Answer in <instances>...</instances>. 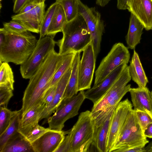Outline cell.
<instances>
[{"label":"cell","instance_id":"obj_1","mask_svg":"<svg viewBox=\"0 0 152 152\" xmlns=\"http://www.w3.org/2000/svg\"><path fill=\"white\" fill-rule=\"evenodd\" d=\"M64 56L60 55L53 49L29 79L22 99V115L34 107L44 103V95L49 88L52 79Z\"/></svg>","mask_w":152,"mask_h":152},{"label":"cell","instance_id":"obj_2","mask_svg":"<svg viewBox=\"0 0 152 152\" xmlns=\"http://www.w3.org/2000/svg\"><path fill=\"white\" fill-rule=\"evenodd\" d=\"M3 29L5 40L0 48V61L20 65L34 51L38 40L28 31L17 33Z\"/></svg>","mask_w":152,"mask_h":152},{"label":"cell","instance_id":"obj_3","mask_svg":"<svg viewBox=\"0 0 152 152\" xmlns=\"http://www.w3.org/2000/svg\"><path fill=\"white\" fill-rule=\"evenodd\" d=\"M62 38L56 42L60 55L83 51L91 42L90 34L83 16L78 13L63 27Z\"/></svg>","mask_w":152,"mask_h":152},{"label":"cell","instance_id":"obj_4","mask_svg":"<svg viewBox=\"0 0 152 152\" xmlns=\"http://www.w3.org/2000/svg\"><path fill=\"white\" fill-rule=\"evenodd\" d=\"M70 132L71 152L88 151L95 136L94 121L91 111L86 110L81 113Z\"/></svg>","mask_w":152,"mask_h":152},{"label":"cell","instance_id":"obj_5","mask_svg":"<svg viewBox=\"0 0 152 152\" xmlns=\"http://www.w3.org/2000/svg\"><path fill=\"white\" fill-rule=\"evenodd\" d=\"M132 79L127 64H125L118 77L106 94L95 104L91 111L92 115L117 106L124 96L129 92Z\"/></svg>","mask_w":152,"mask_h":152},{"label":"cell","instance_id":"obj_6","mask_svg":"<svg viewBox=\"0 0 152 152\" xmlns=\"http://www.w3.org/2000/svg\"><path fill=\"white\" fill-rule=\"evenodd\" d=\"M149 141L145 136L135 113L132 109L128 114L112 152L122 148H144Z\"/></svg>","mask_w":152,"mask_h":152},{"label":"cell","instance_id":"obj_7","mask_svg":"<svg viewBox=\"0 0 152 152\" xmlns=\"http://www.w3.org/2000/svg\"><path fill=\"white\" fill-rule=\"evenodd\" d=\"M130 59L128 48L121 42L114 44L102 60L95 72L94 86L102 81L109 74L121 65L128 64Z\"/></svg>","mask_w":152,"mask_h":152},{"label":"cell","instance_id":"obj_8","mask_svg":"<svg viewBox=\"0 0 152 152\" xmlns=\"http://www.w3.org/2000/svg\"><path fill=\"white\" fill-rule=\"evenodd\" d=\"M85 99L84 91H81L77 94L63 100L54 114L48 118V128L62 131L65 122L78 114Z\"/></svg>","mask_w":152,"mask_h":152},{"label":"cell","instance_id":"obj_9","mask_svg":"<svg viewBox=\"0 0 152 152\" xmlns=\"http://www.w3.org/2000/svg\"><path fill=\"white\" fill-rule=\"evenodd\" d=\"M53 39L46 35L38 40L34 51L26 61L20 65V71L23 78L29 79L38 69L48 55L54 49L56 42Z\"/></svg>","mask_w":152,"mask_h":152},{"label":"cell","instance_id":"obj_10","mask_svg":"<svg viewBox=\"0 0 152 152\" xmlns=\"http://www.w3.org/2000/svg\"><path fill=\"white\" fill-rule=\"evenodd\" d=\"M78 12L83 17L90 32L95 57L100 52L102 36L104 31V21L95 7H89L79 0Z\"/></svg>","mask_w":152,"mask_h":152},{"label":"cell","instance_id":"obj_11","mask_svg":"<svg viewBox=\"0 0 152 152\" xmlns=\"http://www.w3.org/2000/svg\"><path fill=\"white\" fill-rule=\"evenodd\" d=\"M132 107V104L128 98L120 102L116 106L109 129L106 152L112 151L120 132Z\"/></svg>","mask_w":152,"mask_h":152},{"label":"cell","instance_id":"obj_12","mask_svg":"<svg viewBox=\"0 0 152 152\" xmlns=\"http://www.w3.org/2000/svg\"><path fill=\"white\" fill-rule=\"evenodd\" d=\"M119 10L133 14L147 31L152 29V0H117Z\"/></svg>","mask_w":152,"mask_h":152},{"label":"cell","instance_id":"obj_13","mask_svg":"<svg viewBox=\"0 0 152 152\" xmlns=\"http://www.w3.org/2000/svg\"><path fill=\"white\" fill-rule=\"evenodd\" d=\"M116 106L92 116L95 128V138L92 144L98 151L106 152L109 129L113 113Z\"/></svg>","mask_w":152,"mask_h":152},{"label":"cell","instance_id":"obj_14","mask_svg":"<svg viewBox=\"0 0 152 152\" xmlns=\"http://www.w3.org/2000/svg\"><path fill=\"white\" fill-rule=\"evenodd\" d=\"M96 59L91 42L83 51L80 59L79 68L78 91L91 88Z\"/></svg>","mask_w":152,"mask_h":152},{"label":"cell","instance_id":"obj_15","mask_svg":"<svg viewBox=\"0 0 152 152\" xmlns=\"http://www.w3.org/2000/svg\"><path fill=\"white\" fill-rule=\"evenodd\" d=\"M45 2L37 5L31 10L11 17L12 20L18 21L30 32L39 33L45 12Z\"/></svg>","mask_w":152,"mask_h":152},{"label":"cell","instance_id":"obj_16","mask_svg":"<svg viewBox=\"0 0 152 152\" xmlns=\"http://www.w3.org/2000/svg\"><path fill=\"white\" fill-rule=\"evenodd\" d=\"M69 131L51 129L31 143L34 152H55Z\"/></svg>","mask_w":152,"mask_h":152},{"label":"cell","instance_id":"obj_17","mask_svg":"<svg viewBox=\"0 0 152 152\" xmlns=\"http://www.w3.org/2000/svg\"><path fill=\"white\" fill-rule=\"evenodd\" d=\"M125 64H122L109 74L102 81L84 91L85 98L96 104L111 87L119 75Z\"/></svg>","mask_w":152,"mask_h":152},{"label":"cell","instance_id":"obj_18","mask_svg":"<svg viewBox=\"0 0 152 152\" xmlns=\"http://www.w3.org/2000/svg\"><path fill=\"white\" fill-rule=\"evenodd\" d=\"M129 92L134 109L147 111L152 115V93L149 89L131 88Z\"/></svg>","mask_w":152,"mask_h":152},{"label":"cell","instance_id":"obj_19","mask_svg":"<svg viewBox=\"0 0 152 152\" xmlns=\"http://www.w3.org/2000/svg\"><path fill=\"white\" fill-rule=\"evenodd\" d=\"M71 71L72 67L63 75L57 83L53 99L50 104L46 106H45L41 115L40 120L44 118H48L51 116L61 103Z\"/></svg>","mask_w":152,"mask_h":152},{"label":"cell","instance_id":"obj_20","mask_svg":"<svg viewBox=\"0 0 152 152\" xmlns=\"http://www.w3.org/2000/svg\"><path fill=\"white\" fill-rule=\"evenodd\" d=\"M128 68L132 80L137 84L138 87H146L148 81L138 54L134 49Z\"/></svg>","mask_w":152,"mask_h":152},{"label":"cell","instance_id":"obj_21","mask_svg":"<svg viewBox=\"0 0 152 152\" xmlns=\"http://www.w3.org/2000/svg\"><path fill=\"white\" fill-rule=\"evenodd\" d=\"M143 25L133 14L131 13L129 28L126 36V41L128 48L134 49L136 46L140 42Z\"/></svg>","mask_w":152,"mask_h":152},{"label":"cell","instance_id":"obj_22","mask_svg":"<svg viewBox=\"0 0 152 152\" xmlns=\"http://www.w3.org/2000/svg\"><path fill=\"white\" fill-rule=\"evenodd\" d=\"M34 152L31 144L19 132L8 141L1 152Z\"/></svg>","mask_w":152,"mask_h":152},{"label":"cell","instance_id":"obj_23","mask_svg":"<svg viewBox=\"0 0 152 152\" xmlns=\"http://www.w3.org/2000/svg\"><path fill=\"white\" fill-rule=\"evenodd\" d=\"M80 53H75L73 60L70 77L64 95L63 100L77 95L78 81V72L80 61Z\"/></svg>","mask_w":152,"mask_h":152},{"label":"cell","instance_id":"obj_24","mask_svg":"<svg viewBox=\"0 0 152 152\" xmlns=\"http://www.w3.org/2000/svg\"><path fill=\"white\" fill-rule=\"evenodd\" d=\"M45 107L44 103L39 104L22 115L19 129L28 128L38 124Z\"/></svg>","mask_w":152,"mask_h":152},{"label":"cell","instance_id":"obj_25","mask_svg":"<svg viewBox=\"0 0 152 152\" xmlns=\"http://www.w3.org/2000/svg\"><path fill=\"white\" fill-rule=\"evenodd\" d=\"M67 22L62 7L60 4L57 3L46 35L54 38L57 33L62 31L63 27Z\"/></svg>","mask_w":152,"mask_h":152},{"label":"cell","instance_id":"obj_26","mask_svg":"<svg viewBox=\"0 0 152 152\" xmlns=\"http://www.w3.org/2000/svg\"><path fill=\"white\" fill-rule=\"evenodd\" d=\"M22 113L21 109L15 110L11 122L6 130L0 135V152L8 140L18 132L20 118Z\"/></svg>","mask_w":152,"mask_h":152},{"label":"cell","instance_id":"obj_27","mask_svg":"<svg viewBox=\"0 0 152 152\" xmlns=\"http://www.w3.org/2000/svg\"><path fill=\"white\" fill-rule=\"evenodd\" d=\"M75 53H71L64 55L61 63L52 79L50 87L57 84L60 78L72 67Z\"/></svg>","mask_w":152,"mask_h":152},{"label":"cell","instance_id":"obj_28","mask_svg":"<svg viewBox=\"0 0 152 152\" xmlns=\"http://www.w3.org/2000/svg\"><path fill=\"white\" fill-rule=\"evenodd\" d=\"M14 82L13 72L8 63L0 61V87L13 90Z\"/></svg>","mask_w":152,"mask_h":152},{"label":"cell","instance_id":"obj_29","mask_svg":"<svg viewBox=\"0 0 152 152\" xmlns=\"http://www.w3.org/2000/svg\"><path fill=\"white\" fill-rule=\"evenodd\" d=\"M51 130L48 128H45L40 126L38 124L28 128L19 129L18 132L23 135L28 141L32 143Z\"/></svg>","mask_w":152,"mask_h":152},{"label":"cell","instance_id":"obj_30","mask_svg":"<svg viewBox=\"0 0 152 152\" xmlns=\"http://www.w3.org/2000/svg\"><path fill=\"white\" fill-rule=\"evenodd\" d=\"M79 0H56L60 4L65 14L67 22L74 19L77 15Z\"/></svg>","mask_w":152,"mask_h":152},{"label":"cell","instance_id":"obj_31","mask_svg":"<svg viewBox=\"0 0 152 152\" xmlns=\"http://www.w3.org/2000/svg\"><path fill=\"white\" fill-rule=\"evenodd\" d=\"M57 4V2H55L50 6L45 12L40 27L39 38H43L47 35L48 28Z\"/></svg>","mask_w":152,"mask_h":152},{"label":"cell","instance_id":"obj_32","mask_svg":"<svg viewBox=\"0 0 152 152\" xmlns=\"http://www.w3.org/2000/svg\"><path fill=\"white\" fill-rule=\"evenodd\" d=\"M15 112V110L11 111L7 107H0V135L9 125Z\"/></svg>","mask_w":152,"mask_h":152},{"label":"cell","instance_id":"obj_33","mask_svg":"<svg viewBox=\"0 0 152 152\" xmlns=\"http://www.w3.org/2000/svg\"><path fill=\"white\" fill-rule=\"evenodd\" d=\"M135 111L137 118L144 132L148 125L152 123V115L146 111L137 110Z\"/></svg>","mask_w":152,"mask_h":152},{"label":"cell","instance_id":"obj_34","mask_svg":"<svg viewBox=\"0 0 152 152\" xmlns=\"http://www.w3.org/2000/svg\"><path fill=\"white\" fill-rule=\"evenodd\" d=\"M3 26L6 30L15 33H21L28 31L23 25L15 20H12L8 22H4Z\"/></svg>","mask_w":152,"mask_h":152},{"label":"cell","instance_id":"obj_35","mask_svg":"<svg viewBox=\"0 0 152 152\" xmlns=\"http://www.w3.org/2000/svg\"><path fill=\"white\" fill-rule=\"evenodd\" d=\"M13 91L7 88L0 87V106L7 107L10 99L13 95Z\"/></svg>","mask_w":152,"mask_h":152},{"label":"cell","instance_id":"obj_36","mask_svg":"<svg viewBox=\"0 0 152 152\" xmlns=\"http://www.w3.org/2000/svg\"><path fill=\"white\" fill-rule=\"evenodd\" d=\"M71 137L70 130L55 152H71Z\"/></svg>","mask_w":152,"mask_h":152},{"label":"cell","instance_id":"obj_37","mask_svg":"<svg viewBox=\"0 0 152 152\" xmlns=\"http://www.w3.org/2000/svg\"><path fill=\"white\" fill-rule=\"evenodd\" d=\"M57 84V83L50 87L45 92L43 100L46 106L50 104L53 101L55 94Z\"/></svg>","mask_w":152,"mask_h":152},{"label":"cell","instance_id":"obj_38","mask_svg":"<svg viewBox=\"0 0 152 152\" xmlns=\"http://www.w3.org/2000/svg\"><path fill=\"white\" fill-rule=\"evenodd\" d=\"M32 0H14L13 7V12L18 13L22 9Z\"/></svg>","mask_w":152,"mask_h":152},{"label":"cell","instance_id":"obj_39","mask_svg":"<svg viewBox=\"0 0 152 152\" xmlns=\"http://www.w3.org/2000/svg\"><path fill=\"white\" fill-rule=\"evenodd\" d=\"M115 152H145L146 149L144 148L135 147L122 148L117 150Z\"/></svg>","mask_w":152,"mask_h":152},{"label":"cell","instance_id":"obj_40","mask_svg":"<svg viewBox=\"0 0 152 152\" xmlns=\"http://www.w3.org/2000/svg\"><path fill=\"white\" fill-rule=\"evenodd\" d=\"M37 5L33 3L31 1L26 4L18 14H23L27 12L32 9Z\"/></svg>","mask_w":152,"mask_h":152},{"label":"cell","instance_id":"obj_41","mask_svg":"<svg viewBox=\"0 0 152 152\" xmlns=\"http://www.w3.org/2000/svg\"><path fill=\"white\" fill-rule=\"evenodd\" d=\"M144 134L146 137L152 138V123L146 127L144 131Z\"/></svg>","mask_w":152,"mask_h":152},{"label":"cell","instance_id":"obj_42","mask_svg":"<svg viewBox=\"0 0 152 152\" xmlns=\"http://www.w3.org/2000/svg\"><path fill=\"white\" fill-rule=\"evenodd\" d=\"M110 0H96V3L98 5L104 7L107 5Z\"/></svg>","mask_w":152,"mask_h":152},{"label":"cell","instance_id":"obj_43","mask_svg":"<svg viewBox=\"0 0 152 152\" xmlns=\"http://www.w3.org/2000/svg\"><path fill=\"white\" fill-rule=\"evenodd\" d=\"M45 0H32L31 1L33 3L38 4L45 2Z\"/></svg>","mask_w":152,"mask_h":152},{"label":"cell","instance_id":"obj_44","mask_svg":"<svg viewBox=\"0 0 152 152\" xmlns=\"http://www.w3.org/2000/svg\"><path fill=\"white\" fill-rule=\"evenodd\" d=\"M147 152H152V145L149 149H147Z\"/></svg>","mask_w":152,"mask_h":152},{"label":"cell","instance_id":"obj_45","mask_svg":"<svg viewBox=\"0 0 152 152\" xmlns=\"http://www.w3.org/2000/svg\"><path fill=\"white\" fill-rule=\"evenodd\" d=\"M151 92H152V91H151Z\"/></svg>","mask_w":152,"mask_h":152},{"label":"cell","instance_id":"obj_46","mask_svg":"<svg viewBox=\"0 0 152 152\" xmlns=\"http://www.w3.org/2000/svg\"><path fill=\"white\" fill-rule=\"evenodd\" d=\"M151 78L152 79V77H151Z\"/></svg>","mask_w":152,"mask_h":152}]
</instances>
